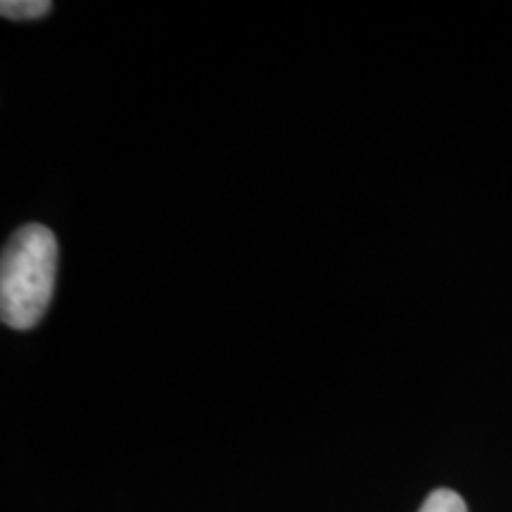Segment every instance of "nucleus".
<instances>
[{
	"label": "nucleus",
	"mask_w": 512,
	"mask_h": 512,
	"mask_svg": "<svg viewBox=\"0 0 512 512\" xmlns=\"http://www.w3.org/2000/svg\"><path fill=\"white\" fill-rule=\"evenodd\" d=\"M57 240L41 223L22 226L0 261V318L12 330H31L46 313L55 290Z\"/></svg>",
	"instance_id": "1"
},
{
	"label": "nucleus",
	"mask_w": 512,
	"mask_h": 512,
	"mask_svg": "<svg viewBox=\"0 0 512 512\" xmlns=\"http://www.w3.org/2000/svg\"><path fill=\"white\" fill-rule=\"evenodd\" d=\"M53 3L48 0H3L0 3V15L8 19H38L48 15Z\"/></svg>",
	"instance_id": "2"
},
{
	"label": "nucleus",
	"mask_w": 512,
	"mask_h": 512,
	"mask_svg": "<svg viewBox=\"0 0 512 512\" xmlns=\"http://www.w3.org/2000/svg\"><path fill=\"white\" fill-rule=\"evenodd\" d=\"M420 512H467V505L456 491L437 489L427 496V501L422 503Z\"/></svg>",
	"instance_id": "3"
}]
</instances>
